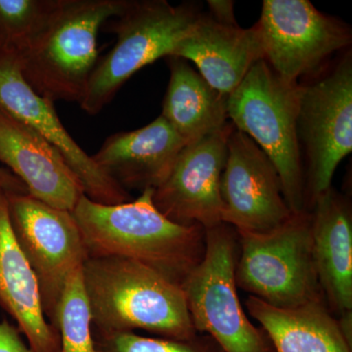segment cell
<instances>
[{
  "mask_svg": "<svg viewBox=\"0 0 352 352\" xmlns=\"http://www.w3.org/2000/svg\"><path fill=\"white\" fill-rule=\"evenodd\" d=\"M170 57L193 62L208 85L228 97L264 58L261 31L258 24L249 29L231 27L201 13Z\"/></svg>",
  "mask_w": 352,
  "mask_h": 352,
  "instance_id": "obj_16",
  "label": "cell"
},
{
  "mask_svg": "<svg viewBox=\"0 0 352 352\" xmlns=\"http://www.w3.org/2000/svg\"><path fill=\"white\" fill-rule=\"evenodd\" d=\"M170 78L163 103L164 118L188 145L228 124L227 98L210 87L188 61L168 57Z\"/></svg>",
  "mask_w": 352,
  "mask_h": 352,
  "instance_id": "obj_20",
  "label": "cell"
},
{
  "mask_svg": "<svg viewBox=\"0 0 352 352\" xmlns=\"http://www.w3.org/2000/svg\"><path fill=\"white\" fill-rule=\"evenodd\" d=\"M0 189L6 191L7 194L28 193L24 183L21 182L19 178L16 177L12 173L2 168H0Z\"/></svg>",
  "mask_w": 352,
  "mask_h": 352,
  "instance_id": "obj_26",
  "label": "cell"
},
{
  "mask_svg": "<svg viewBox=\"0 0 352 352\" xmlns=\"http://www.w3.org/2000/svg\"><path fill=\"white\" fill-rule=\"evenodd\" d=\"M312 256L324 300L338 316L352 310V212L333 187L310 207Z\"/></svg>",
  "mask_w": 352,
  "mask_h": 352,
  "instance_id": "obj_17",
  "label": "cell"
},
{
  "mask_svg": "<svg viewBox=\"0 0 352 352\" xmlns=\"http://www.w3.org/2000/svg\"><path fill=\"white\" fill-rule=\"evenodd\" d=\"M0 352H34L25 344L19 329L4 319L0 322Z\"/></svg>",
  "mask_w": 352,
  "mask_h": 352,
  "instance_id": "obj_24",
  "label": "cell"
},
{
  "mask_svg": "<svg viewBox=\"0 0 352 352\" xmlns=\"http://www.w3.org/2000/svg\"><path fill=\"white\" fill-rule=\"evenodd\" d=\"M129 0H61L44 31L18 54L25 82L48 100L80 102L98 63L103 25Z\"/></svg>",
  "mask_w": 352,
  "mask_h": 352,
  "instance_id": "obj_3",
  "label": "cell"
},
{
  "mask_svg": "<svg viewBox=\"0 0 352 352\" xmlns=\"http://www.w3.org/2000/svg\"><path fill=\"white\" fill-rule=\"evenodd\" d=\"M300 85L285 80L263 59L227 98L228 119L274 164L285 201L293 214L307 210L298 138Z\"/></svg>",
  "mask_w": 352,
  "mask_h": 352,
  "instance_id": "obj_4",
  "label": "cell"
},
{
  "mask_svg": "<svg viewBox=\"0 0 352 352\" xmlns=\"http://www.w3.org/2000/svg\"><path fill=\"white\" fill-rule=\"evenodd\" d=\"M54 328L60 336L59 352H96L82 268L76 270L67 281Z\"/></svg>",
  "mask_w": 352,
  "mask_h": 352,
  "instance_id": "obj_22",
  "label": "cell"
},
{
  "mask_svg": "<svg viewBox=\"0 0 352 352\" xmlns=\"http://www.w3.org/2000/svg\"><path fill=\"white\" fill-rule=\"evenodd\" d=\"M82 282L94 332L143 330L173 340L198 333L180 285L132 259L88 258Z\"/></svg>",
  "mask_w": 352,
  "mask_h": 352,
  "instance_id": "obj_2",
  "label": "cell"
},
{
  "mask_svg": "<svg viewBox=\"0 0 352 352\" xmlns=\"http://www.w3.org/2000/svg\"><path fill=\"white\" fill-rule=\"evenodd\" d=\"M337 321L342 337L349 346L352 349V310L340 315Z\"/></svg>",
  "mask_w": 352,
  "mask_h": 352,
  "instance_id": "obj_27",
  "label": "cell"
},
{
  "mask_svg": "<svg viewBox=\"0 0 352 352\" xmlns=\"http://www.w3.org/2000/svg\"><path fill=\"white\" fill-rule=\"evenodd\" d=\"M201 15L200 6L194 2L175 6L166 0H129L124 12L103 25L117 41L99 59L80 108L98 115L139 69L170 57Z\"/></svg>",
  "mask_w": 352,
  "mask_h": 352,
  "instance_id": "obj_5",
  "label": "cell"
},
{
  "mask_svg": "<svg viewBox=\"0 0 352 352\" xmlns=\"http://www.w3.org/2000/svg\"><path fill=\"white\" fill-rule=\"evenodd\" d=\"M184 141L162 116L135 131L118 132L91 156L122 188L155 190L166 182Z\"/></svg>",
  "mask_w": 352,
  "mask_h": 352,
  "instance_id": "obj_15",
  "label": "cell"
},
{
  "mask_svg": "<svg viewBox=\"0 0 352 352\" xmlns=\"http://www.w3.org/2000/svg\"><path fill=\"white\" fill-rule=\"evenodd\" d=\"M245 307L275 352H352L324 298L282 309L249 296Z\"/></svg>",
  "mask_w": 352,
  "mask_h": 352,
  "instance_id": "obj_19",
  "label": "cell"
},
{
  "mask_svg": "<svg viewBox=\"0 0 352 352\" xmlns=\"http://www.w3.org/2000/svg\"><path fill=\"white\" fill-rule=\"evenodd\" d=\"M221 222L237 231L264 233L293 214L276 168L249 136L234 126L220 180Z\"/></svg>",
  "mask_w": 352,
  "mask_h": 352,
  "instance_id": "obj_11",
  "label": "cell"
},
{
  "mask_svg": "<svg viewBox=\"0 0 352 352\" xmlns=\"http://www.w3.org/2000/svg\"><path fill=\"white\" fill-rule=\"evenodd\" d=\"M210 16L219 24L236 27L238 25L234 13V1L230 0H208Z\"/></svg>",
  "mask_w": 352,
  "mask_h": 352,
  "instance_id": "obj_25",
  "label": "cell"
},
{
  "mask_svg": "<svg viewBox=\"0 0 352 352\" xmlns=\"http://www.w3.org/2000/svg\"><path fill=\"white\" fill-rule=\"evenodd\" d=\"M0 163L24 183L28 194L51 207L73 212L85 195L54 146L0 108Z\"/></svg>",
  "mask_w": 352,
  "mask_h": 352,
  "instance_id": "obj_14",
  "label": "cell"
},
{
  "mask_svg": "<svg viewBox=\"0 0 352 352\" xmlns=\"http://www.w3.org/2000/svg\"><path fill=\"white\" fill-rule=\"evenodd\" d=\"M61 0H0V48L20 54L44 31Z\"/></svg>",
  "mask_w": 352,
  "mask_h": 352,
  "instance_id": "obj_21",
  "label": "cell"
},
{
  "mask_svg": "<svg viewBox=\"0 0 352 352\" xmlns=\"http://www.w3.org/2000/svg\"><path fill=\"white\" fill-rule=\"evenodd\" d=\"M14 235L38 284L41 308L54 328L69 277L87 259L82 234L69 210L29 194H7Z\"/></svg>",
  "mask_w": 352,
  "mask_h": 352,
  "instance_id": "obj_9",
  "label": "cell"
},
{
  "mask_svg": "<svg viewBox=\"0 0 352 352\" xmlns=\"http://www.w3.org/2000/svg\"><path fill=\"white\" fill-rule=\"evenodd\" d=\"M239 256L236 229L221 223L205 229V254L182 284L192 323L223 352H274L267 335L245 314L235 270Z\"/></svg>",
  "mask_w": 352,
  "mask_h": 352,
  "instance_id": "obj_7",
  "label": "cell"
},
{
  "mask_svg": "<svg viewBox=\"0 0 352 352\" xmlns=\"http://www.w3.org/2000/svg\"><path fill=\"white\" fill-rule=\"evenodd\" d=\"M0 307L34 352H59L60 336L41 308L36 277L14 235L6 192L0 189Z\"/></svg>",
  "mask_w": 352,
  "mask_h": 352,
  "instance_id": "obj_18",
  "label": "cell"
},
{
  "mask_svg": "<svg viewBox=\"0 0 352 352\" xmlns=\"http://www.w3.org/2000/svg\"><path fill=\"white\" fill-rule=\"evenodd\" d=\"M233 129L228 122L183 148L166 182L153 191V203L166 219L204 229L221 223L220 180Z\"/></svg>",
  "mask_w": 352,
  "mask_h": 352,
  "instance_id": "obj_13",
  "label": "cell"
},
{
  "mask_svg": "<svg viewBox=\"0 0 352 352\" xmlns=\"http://www.w3.org/2000/svg\"><path fill=\"white\" fill-rule=\"evenodd\" d=\"M0 108L56 148L82 183L88 199L103 205H119L132 200L129 191L103 173L72 138L58 117L54 102L41 96L28 85L21 72L17 53L1 48Z\"/></svg>",
  "mask_w": 352,
  "mask_h": 352,
  "instance_id": "obj_12",
  "label": "cell"
},
{
  "mask_svg": "<svg viewBox=\"0 0 352 352\" xmlns=\"http://www.w3.org/2000/svg\"><path fill=\"white\" fill-rule=\"evenodd\" d=\"M96 352H223L210 336L182 340L150 338L134 332H94Z\"/></svg>",
  "mask_w": 352,
  "mask_h": 352,
  "instance_id": "obj_23",
  "label": "cell"
},
{
  "mask_svg": "<svg viewBox=\"0 0 352 352\" xmlns=\"http://www.w3.org/2000/svg\"><path fill=\"white\" fill-rule=\"evenodd\" d=\"M153 189L135 200L103 205L82 195L73 214L88 258L132 259L182 286L205 254V229L166 219L153 203Z\"/></svg>",
  "mask_w": 352,
  "mask_h": 352,
  "instance_id": "obj_1",
  "label": "cell"
},
{
  "mask_svg": "<svg viewBox=\"0 0 352 352\" xmlns=\"http://www.w3.org/2000/svg\"><path fill=\"white\" fill-rule=\"evenodd\" d=\"M237 233L238 288L282 309L324 298L312 256L311 215L308 210L292 214L268 232Z\"/></svg>",
  "mask_w": 352,
  "mask_h": 352,
  "instance_id": "obj_6",
  "label": "cell"
},
{
  "mask_svg": "<svg viewBox=\"0 0 352 352\" xmlns=\"http://www.w3.org/2000/svg\"><path fill=\"white\" fill-rule=\"evenodd\" d=\"M298 138L305 151V204L332 187L338 166L352 151V56L347 50L325 75L300 85Z\"/></svg>",
  "mask_w": 352,
  "mask_h": 352,
  "instance_id": "obj_8",
  "label": "cell"
},
{
  "mask_svg": "<svg viewBox=\"0 0 352 352\" xmlns=\"http://www.w3.org/2000/svg\"><path fill=\"white\" fill-rule=\"evenodd\" d=\"M256 24L263 60L289 82L316 74L352 41L349 25L317 10L308 0H264Z\"/></svg>",
  "mask_w": 352,
  "mask_h": 352,
  "instance_id": "obj_10",
  "label": "cell"
}]
</instances>
